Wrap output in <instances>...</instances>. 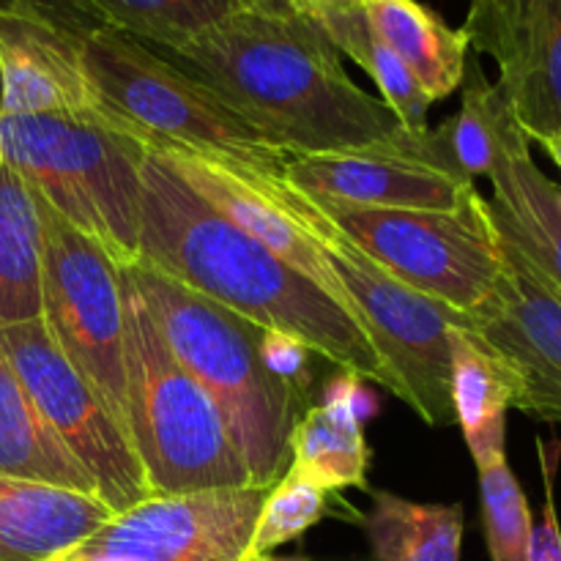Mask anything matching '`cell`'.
<instances>
[{"instance_id": "obj_1", "label": "cell", "mask_w": 561, "mask_h": 561, "mask_svg": "<svg viewBox=\"0 0 561 561\" xmlns=\"http://www.w3.org/2000/svg\"><path fill=\"white\" fill-rule=\"evenodd\" d=\"M159 55L201 80L290 159L392 148L433 162L431 129H403L381 99L345 75L337 47L305 14L239 9L186 47Z\"/></svg>"}, {"instance_id": "obj_2", "label": "cell", "mask_w": 561, "mask_h": 561, "mask_svg": "<svg viewBox=\"0 0 561 561\" xmlns=\"http://www.w3.org/2000/svg\"><path fill=\"white\" fill-rule=\"evenodd\" d=\"M135 263L157 268L261 329L285 332L348 376L403 400L398 378L354 318L299 268L203 201L168 159L142 162V225Z\"/></svg>"}, {"instance_id": "obj_3", "label": "cell", "mask_w": 561, "mask_h": 561, "mask_svg": "<svg viewBox=\"0 0 561 561\" xmlns=\"http://www.w3.org/2000/svg\"><path fill=\"white\" fill-rule=\"evenodd\" d=\"M121 274L146 301L179 365L217 403L252 485L272 488L288 469L290 433L310 409V392L268 370L263 329L239 312L146 263H126Z\"/></svg>"}, {"instance_id": "obj_4", "label": "cell", "mask_w": 561, "mask_h": 561, "mask_svg": "<svg viewBox=\"0 0 561 561\" xmlns=\"http://www.w3.org/2000/svg\"><path fill=\"white\" fill-rule=\"evenodd\" d=\"M82 64L104 118L148 151L197 153L283 175L288 153L157 49L126 33L91 27L82 33Z\"/></svg>"}, {"instance_id": "obj_5", "label": "cell", "mask_w": 561, "mask_h": 561, "mask_svg": "<svg viewBox=\"0 0 561 561\" xmlns=\"http://www.w3.org/2000/svg\"><path fill=\"white\" fill-rule=\"evenodd\" d=\"M121 279L129 438L151 496L252 485L217 403L179 365L135 285Z\"/></svg>"}, {"instance_id": "obj_6", "label": "cell", "mask_w": 561, "mask_h": 561, "mask_svg": "<svg viewBox=\"0 0 561 561\" xmlns=\"http://www.w3.org/2000/svg\"><path fill=\"white\" fill-rule=\"evenodd\" d=\"M0 151L33 192L96 239L118 266L137 261L148 148L113 124L0 113Z\"/></svg>"}, {"instance_id": "obj_7", "label": "cell", "mask_w": 561, "mask_h": 561, "mask_svg": "<svg viewBox=\"0 0 561 561\" xmlns=\"http://www.w3.org/2000/svg\"><path fill=\"white\" fill-rule=\"evenodd\" d=\"M255 179L285 211L310 230L318 250L356 307L362 329L381 354L383 365L398 378L403 403H409L427 425H455L453 332L463 329V312L392 277L348 236L340 233L305 192L285 184L283 175L255 173Z\"/></svg>"}, {"instance_id": "obj_8", "label": "cell", "mask_w": 561, "mask_h": 561, "mask_svg": "<svg viewBox=\"0 0 561 561\" xmlns=\"http://www.w3.org/2000/svg\"><path fill=\"white\" fill-rule=\"evenodd\" d=\"M307 197L378 266L453 310H474L496 288L502 247L488 197L477 186L453 211L367 208Z\"/></svg>"}, {"instance_id": "obj_9", "label": "cell", "mask_w": 561, "mask_h": 561, "mask_svg": "<svg viewBox=\"0 0 561 561\" xmlns=\"http://www.w3.org/2000/svg\"><path fill=\"white\" fill-rule=\"evenodd\" d=\"M42 219V321L71 367L85 378L129 436L126 400V299L115 257L33 192ZM131 442V438H129Z\"/></svg>"}, {"instance_id": "obj_10", "label": "cell", "mask_w": 561, "mask_h": 561, "mask_svg": "<svg viewBox=\"0 0 561 561\" xmlns=\"http://www.w3.org/2000/svg\"><path fill=\"white\" fill-rule=\"evenodd\" d=\"M0 348L5 351L36 409L77 463L91 474L99 499L115 515L151 499L146 471L129 436L110 416L85 378L66 362L42 318L0 329Z\"/></svg>"}, {"instance_id": "obj_11", "label": "cell", "mask_w": 561, "mask_h": 561, "mask_svg": "<svg viewBox=\"0 0 561 561\" xmlns=\"http://www.w3.org/2000/svg\"><path fill=\"white\" fill-rule=\"evenodd\" d=\"M268 488L151 496L58 561H247Z\"/></svg>"}, {"instance_id": "obj_12", "label": "cell", "mask_w": 561, "mask_h": 561, "mask_svg": "<svg viewBox=\"0 0 561 561\" xmlns=\"http://www.w3.org/2000/svg\"><path fill=\"white\" fill-rule=\"evenodd\" d=\"M502 274L482 305L463 312V329L513 378V409L561 425V294L499 236Z\"/></svg>"}, {"instance_id": "obj_13", "label": "cell", "mask_w": 561, "mask_h": 561, "mask_svg": "<svg viewBox=\"0 0 561 561\" xmlns=\"http://www.w3.org/2000/svg\"><path fill=\"white\" fill-rule=\"evenodd\" d=\"M460 31L496 60V85L526 137L561 135V0H469Z\"/></svg>"}, {"instance_id": "obj_14", "label": "cell", "mask_w": 561, "mask_h": 561, "mask_svg": "<svg viewBox=\"0 0 561 561\" xmlns=\"http://www.w3.org/2000/svg\"><path fill=\"white\" fill-rule=\"evenodd\" d=\"M82 33L42 11H0V113L110 124L88 82Z\"/></svg>"}, {"instance_id": "obj_15", "label": "cell", "mask_w": 561, "mask_h": 561, "mask_svg": "<svg viewBox=\"0 0 561 561\" xmlns=\"http://www.w3.org/2000/svg\"><path fill=\"white\" fill-rule=\"evenodd\" d=\"M283 181L321 201L420 211H453L474 190L471 179L403 157L392 148L294 157L285 164Z\"/></svg>"}, {"instance_id": "obj_16", "label": "cell", "mask_w": 561, "mask_h": 561, "mask_svg": "<svg viewBox=\"0 0 561 561\" xmlns=\"http://www.w3.org/2000/svg\"><path fill=\"white\" fill-rule=\"evenodd\" d=\"M157 153V151H153ZM159 157L168 159L170 168L203 197L211 203L217 211H222L236 228L244 230L247 236L261 241L263 247L299 268L307 279L327 290L345 312L356 321L362 329L356 307L351 305L348 294H345L343 283L334 277L332 266L327 263L323 252L318 250L316 239L305 222L285 211L272 195L261 186L255 173L247 168H236V164L219 162L214 157H197V153H181V151H162ZM365 332V329H362Z\"/></svg>"}, {"instance_id": "obj_17", "label": "cell", "mask_w": 561, "mask_h": 561, "mask_svg": "<svg viewBox=\"0 0 561 561\" xmlns=\"http://www.w3.org/2000/svg\"><path fill=\"white\" fill-rule=\"evenodd\" d=\"M378 411L376 398L356 376L329 381L321 405H312L290 433L288 469L327 493L359 488L367 491L370 449L365 422Z\"/></svg>"}, {"instance_id": "obj_18", "label": "cell", "mask_w": 561, "mask_h": 561, "mask_svg": "<svg viewBox=\"0 0 561 561\" xmlns=\"http://www.w3.org/2000/svg\"><path fill=\"white\" fill-rule=\"evenodd\" d=\"M113 518L91 493L0 477V561H58Z\"/></svg>"}, {"instance_id": "obj_19", "label": "cell", "mask_w": 561, "mask_h": 561, "mask_svg": "<svg viewBox=\"0 0 561 561\" xmlns=\"http://www.w3.org/2000/svg\"><path fill=\"white\" fill-rule=\"evenodd\" d=\"M529 142L520 135L488 175V214L496 233L561 294V184L537 168Z\"/></svg>"}, {"instance_id": "obj_20", "label": "cell", "mask_w": 561, "mask_h": 561, "mask_svg": "<svg viewBox=\"0 0 561 561\" xmlns=\"http://www.w3.org/2000/svg\"><path fill=\"white\" fill-rule=\"evenodd\" d=\"M0 477L47 482L69 491L99 496L96 482L77 463L58 433L36 409L0 348Z\"/></svg>"}, {"instance_id": "obj_21", "label": "cell", "mask_w": 561, "mask_h": 561, "mask_svg": "<svg viewBox=\"0 0 561 561\" xmlns=\"http://www.w3.org/2000/svg\"><path fill=\"white\" fill-rule=\"evenodd\" d=\"M362 9L433 102L447 99L463 82L469 64L463 31L449 27L420 0H362Z\"/></svg>"}, {"instance_id": "obj_22", "label": "cell", "mask_w": 561, "mask_h": 561, "mask_svg": "<svg viewBox=\"0 0 561 561\" xmlns=\"http://www.w3.org/2000/svg\"><path fill=\"white\" fill-rule=\"evenodd\" d=\"M42 318V219L27 181L0 162V329Z\"/></svg>"}, {"instance_id": "obj_23", "label": "cell", "mask_w": 561, "mask_h": 561, "mask_svg": "<svg viewBox=\"0 0 561 561\" xmlns=\"http://www.w3.org/2000/svg\"><path fill=\"white\" fill-rule=\"evenodd\" d=\"M513 378L507 367L474 337L453 332V411L477 469L507 458V411L513 409Z\"/></svg>"}, {"instance_id": "obj_24", "label": "cell", "mask_w": 561, "mask_h": 561, "mask_svg": "<svg viewBox=\"0 0 561 561\" xmlns=\"http://www.w3.org/2000/svg\"><path fill=\"white\" fill-rule=\"evenodd\" d=\"M362 526L376 561H460V504H420L373 491V510Z\"/></svg>"}, {"instance_id": "obj_25", "label": "cell", "mask_w": 561, "mask_h": 561, "mask_svg": "<svg viewBox=\"0 0 561 561\" xmlns=\"http://www.w3.org/2000/svg\"><path fill=\"white\" fill-rule=\"evenodd\" d=\"M93 27H110L135 42L173 53L244 9L241 0H69Z\"/></svg>"}, {"instance_id": "obj_26", "label": "cell", "mask_w": 561, "mask_h": 561, "mask_svg": "<svg viewBox=\"0 0 561 561\" xmlns=\"http://www.w3.org/2000/svg\"><path fill=\"white\" fill-rule=\"evenodd\" d=\"M316 22L327 33L329 42L337 47V53L348 55L373 77L381 91V102L392 110L403 129L420 131V135L427 131V110H431L433 99L422 91V85L405 69L403 60L394 55V49L378 36L362 5L332 11V14L318 16Z\"/></svg>"}, {"instance_id": "obj_27", "label": "cell", "mask_w": 561, "mask_h": 561, "mask_svg": "<svg viewBox=\"0 0 561 561\" xmlns=\"http://www.w3.org/2000/svg\"><path fill=\"white\" fill-rule=\"evenodd\" d=\"M463 107L442 126L455 170L466 179L491 175L502 153L526 135L499 85L488 82L480 64H466Z\"/></svg>"}, {"instance_id": "obj_28", "label": "cell", "mask_w": 561, "mask_h": 561, "mask_svg": "<svg viewBox=\"0 0 561 561\" xmlns=\"http://www.w3.org/2000/svg\"><path fill=\"white\" fill-rule=\"evenodd\" d=\"M482 518H485V537L491 561H529L531 524L529 502L520 491L507 458L482 466Z\"/></svg>"}, {"instance_id": "obj_29", "label": "cell", "mask_w": 561, "mask_h": 561, "mask_svg": "<svg viewBox=\"0 0 561 561\" xmlns=\"http://www.w3.org/2000/svg\"><path fill=\"white\" fill-rule=\"evenodd\" d=\"M327 510L329 493L323 488L312 485L296 471L285 469V474L268 488L255 531H252L247 559L266 557L274 548L301 537L327 515Z\"/></svg>"}, {"instance_id": "obj_30", "label": "cell", "mask_w": 561, "mask_h": 561, "mask_svg": "<svg viewBox=\"0 0 561 561\" xmlns=\"http://www.w3.org/2000/svg\"><path fill=\"white\" fill-rule=\"evenodd\" d=\"M263 362H266L268 370L274 373L283 381L294 383V387L310 392V373H307V348L301 340L290 337L285 332H272V329H263L261 340Z\"/></svg>"}, {"instance_id": "obj_31", "label": "cell", "mask_w": 561, "mask_h": 561, "mask_svg": "<svg viewBox=\"0 0 561 561\" xmlns=\"http://www.w3.org/2000/svg\"><path fill=\"white\" fill-rule=\"evenodd\" d=\"M529 561H561V531L557 520V507H553L551 477H548L546 515H542V524L535 526V531H531Z\"/></svg>"}, {"instance_id": "obj_32", "label": "cell", "mask_w": 561, "mask_h": 561, "mask_svg": "<svg viewBox=\"0 0 561 561\" xmlns=\"http://www.w3.org/2000/svg\"><path fill=\"white\" fill-rule=\"evenodd\" d=\"M0 11H42V14L66 22L71 27H80V31L93 27L69 0H0Z\"/></svg>"}, {"instance_id": "obj_33", "label": "cell", "mask_w": 561, "mask_h": 561, "mask_svg": "<svg viewBox=\"0 0 561 561\" xmlns=\"http://www.w3.org/2000/svg\"><path fill=\"white\" fill-rule=\"evenodd\" d=\"M299 14L310 16V20H318L323 14H332V11L351 9V5H362V0H290Z\"/></svg>"}, {"instance_id": "obj_34", "label": "cell", "mask_w": 561, "mask_h": 561, "mask_svg": "<svg viewBox=\"0 0 561 561\" xmlns=\"http://www.w3.org/2000/svg\"><path fill=\"white\" fill-rule=\"evenodd\" d=\"M241 5L252 11H266V14H299L290 0H241Z\"/></svg>"}, {"instance_id": "obj_35", "label": "cell", "mask_w": 561, "mask_h": 561, "mask_svg": "<svg viewBox=\"0 0 561 561\" xmlns=\"http://www.w3.org/2000/svg\"><path fill=\"white\" fill-rule=\"evenodd\" d=\"M540 142L542 148H546L548 151V157L553 159V162L559 164V170H561V135H548V137H540Z\"/></svg>"}, {"instance_id": "obj_36", "label": "cell", "mask_w": 561, "mask_h": 561, "mask_svg": "<svg viewBox=\"0 0 561 561\" xmlns=\"http://www.w3.org/2000/svg\"><path fill=\"white\" fill-rule=\"evenodd\" d=\"M247 561H307V559H301V557H272V553H266V557H252Z\"/></svg>"}, {"instance_id": "obj_37", "label": "cell", "mask_w": 561, "mask_h": 561, "mask_svg": "<svg viewBox=\"0 0 561 561\" xmlns=\"http://www.w3.org/2000/svg\"><path fill=\"white\" fill-rule=\"evenodd\" d=\"M0 162H3V151H0Z\"/></svg>"}]
</instances>
